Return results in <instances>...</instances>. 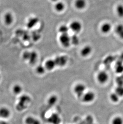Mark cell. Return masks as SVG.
Here are the masks:
<instances>
[{"instance_id": "cell-1", "label": "cell", "mask_w": 123, "mask_h": 124, "mask_svg": "<svg viewBox=\"0 0 123 124\" xmlns=\"http://www.w3.org/2000/svg\"><path fill=\"white\" fill-rule=\"evenodd\" d=\"M86 90V86L84 84L82 83L77 84L74 86V91L75 95L78 98L82 97L85 93Z\"/></svg>"}, {"instance_id": "cell-2", "label": "cell", "mask_w": 123, "mask_h": 124, "mask_svg": "<svg viewBox=\"0 0 123 124\" xmlns=\"http://www.w3.org/2000/svg\"><path fill=\"white\" fill-rule=\"evenodd\" d=\"M59 41L61 44L65 47H68L71 44L70 37L68 33L61 34L59 37Z\"/></svg>"}, {"instance_id": "cell-3", "label": "cell", "mask_w": 123, "mask_h": 124, "mask_svg": "<svg viewBox=\"0 0 123 124\" xmlns=\"http://www.w3.org/2000/svg\"><path fill=\"white\" fill-rule=\"evenodd\" d=\"M95 97V93L93 92L89 91L84 93L82 96V101L84 103H91L94 101Z\"/></svg>"}, {"instance_id": "cell-4", "label": "cell", "mask_w": 123, "mask_h": 124, "mask_svg": "<svg viewBox=\"0 0 123 124\" xmlns=\"http://www.w3.org/2000/svg\"><path fill=\"white\" fill-rule=\"evenodd\" d=\"M29 101V97L28 96L23 95L20 97L19 103L16 105V109L19 111L23 110L26 107L25 104L28 102Z\"/></svg>"}, {"instance_id": "cell-5", "label": "cell", "mask_w": 123, "mask_h": 124, "mask_svg": "<svg viewBox=\"0 0 123 124\" xmlns=\"http://www.w3.org/2000/svg\"><path fill=\"white\" fill-rule=\"evenodd\" d=\"M69 28L75 34H77L81 31L82 25L80 21H74L70 24Z\"/></svg>"}, {"instance_id": "cell-6", "label": "cell", "mask_w": 123, "mask_h": 124, "mask_svg": "<svg viewBox=\"0 0 123 124\" xmlns=\"http://www.w3.org/2000/svg\"><path fill=\"white\" fill-rule=\"evenodd\" d=\"M109 76L108 74L105 71H100L97 75V78L99 83L105 84L108 80Z\"/></svg>"}, {"instance_id": "cell-7", "label": "cell", "mask_w": 123, "mask_h": 124, "mask_svg": "<svg viewBox=\"0 0 123 124\" xmlns=\"http://www.w3.org/2000/svg\"><path fill=\"white\" fill-rule=\"evenodd\" d=\"M54 60L55 62L56 66L63 67L66 65L67 63L68 58L66 56L64 55L58 56L56 57Z\"/></svg>"}, {"instance_id": "cell-8", "label": "cell", "mask_w": 123, "mask_h": 124, "mask_svg": "<svg viewBox=\"0 0 123 124\" xmlns=\"http://www.w3.org/2000/svg\"><path fill=\"white\" fill-rule=\"evenodd\" d=\"M11 112L9 108L6 107L0 108V117L3 119H7L11 116Z\"/></svg>"}, {"instance_id": "cell-9", "label": "cell", "mask_w": 123, "mask_h": 124, "mask_svg": "<svg viewBox=\"0 0 123 124\" xmlns=\"http://www.w3.org/2000/svg\"><path fill=\"white\" fill-rule=\"evenodd\" d=\"M14 21V17L12 13L10 12H7L4 16V21L7 25H10L13 23Z\"/></svg>"}, {"instance_id": "cell-10", "label": "cell", "mask_w": 123, "mask_h": 124, "mask_svg": "<svg viewBox=\"0 0 123 124\" xmlns=\"http://www.w3.org/2000/svg\"><path fill=\"white\" fill-rule=\"evenodd\" d=\"M112 26L110 23L108 22L104 23L101 27V31L104 34H108L111 31Z\"/></svg>"}, {"instance_id": "cell-11", "label": "cell", "mask_w": 123, "mask_h": 124, "mask_svg": "<svg viewBox=\"0 0 123 124\" xmlns=\"http://www.w3.org/2000/svg\"><path fill=\"white\" fill-rule=\"evenodd\" d=\"M92 52V48L91 47L89 46H86L82 49L80 52V54L82 56L84 57H86L89 55Z\"/></svg>"}, {"instance_id": "cell-12", "label": "cell", "mask_w": 123, "mask_h": 124, "mask_svg": "<svg viewBox=\"0 0 123 124\" xmlns=\"http://www.w3.org/2000/svg\"><path fill=\"white\" fill-rule=\"evenodd\" d=\"M38 55L35 52H30L28 60L29 63L32 64H34L37 61Z\"/></svg>"}, {"instance_id": "cell-13", "label": "cell", "mask_w": 123, "mask_h": 124, "mask_svg": "<svg viewBox=\"0 0 123 124\" xmlns=\"http://www.w3.org/2000/svg\"><path fill=\"white\" fill-rule=\"evenodd\" d=\"M115 33L120 39H123V24H119L116 27Z\"/></svg>"}, {"instance_id": "cell-14", "label": "cell", "mask_w": 123, "mask_h": 124, "mask_svg": "<svg viewBox=\"0 0 123 124\" xmlns=\"http://www.w3.org/2000/svg\"><path fill=\"white\" fill-rule=\"evenodd\" d=\"M48 121L53 124H59L61 122V119L58 115L53 114L49 117Z\"/></svg>"}, {"instance_id": "cell-15", "label": "cell", "mask_w": 123, "mask_h": 124, "mask_svg": "<svg viewBox=\"0 0 123 124\" xmlns=\"http://www.w3.org/2000/svg\"><path fill=\"white\" fill-rule=\"evenodd\" d=\"M86 0H76L75 2V8L78 10H82L86 7Z\"/></svg>"}, {"instance_id": "cell-16", "label": "cell", "mask_w": 123, "mask_h": 124, "mask_svg": "<svg viewBox=\"0 0 123 124\" xmlns=\"http://www.w3.org/2000/svg\"><path fill=\"white\" fill-rule=\"evenodd\" d=\"M56 66V63L55 60L50 59L46 61L45 64V67L46 69L48 70H53Z\"/></svg>"}, {"instance_id": "cell-17", "label": "cell", "mask_w": 123, "mask_h": 124, "mask_svg": "<svg viewBox=\"0 0 123 124\" xmlns=\"http://www.w3.org/2000/svg\"><path fill=\"white\" fill-rule=\"evenodd\" d=\"M25 123L26 124H40V122L38 120L31 116L26 118Z\"/></svg>"}, {"instance_id": "cell-18", "label": "cell", "mask_w": 123, "mask_h": 124, "mask_svg": "<svg viewBox=\"0 0 123 124\" xmlns=\"http://www.w3.org/2000/svg\"><path fill=\"white\" fill-rule=\"evenodd\" d=\"M13 92L15 95H19L22 92L23 88L20 84H16L13 86Z\"/></svg>"}, {"instance_id": "cell-19", "label": "cell", "mask_w": 123, "mask_h": 124, "mask_svg": "<svg viewBox=\"0 0 123 124\" xmlns=\"http://www.w3.org/2000/svg\"><path fill=\"white\" fill-rule=\"evenodd\" d=\"M123 62L121 60L118 61L116 63V71L119 74H121L123 72Z\"/></svg>"}, {"instance_id": "cell-20", "label": "cell", "mask_w": 123, "mask_h": 124, "mask_svg": "<svg viewBox=\"0 0 123 124\" xmlns=\"http://www.w3.org/2000/svg\"><path fill=\"white\" fill-rule=\"evenodd\" d=\"M65 7L64 4L61 2H57L55 5V9L58 12L62 11L64 9Z\"/></svg>"}, {"instance_id": "cell-21", "label": "cell", "mask_w": 123, "mask_h": 124, "mask_svg": "<svg viewBox=\"0 0 123 124\" xmlns=\"http://www.w3.org/2000/svg\"><path fill=\"white\" fill-rule=\"evenodd\" d=\"M116 13L119 17L123 18V5L119 4L117 5L116 8Z\"/></svg>"}, {"instance_id": "cell-22", "label": "cell", "mask_w": 123, "mask_h": 124, "mask_svg": "<svg viewBox=\"0 0 123 124\" xmlns=\"http://www.w3.org/2000/svg\"><path fill=\"white\" fill-rule=\"evenodd\" d=\"M69 29V27L66 25H62L60 27L58 31L61 34H67Z\"/></svg>"}, {"instance_id": "cell-23", "label": "cell", "mask_w": 123, "mask_h": 124, "mask_svg": "<svg viewBox=\"0 0 123 124\" xmlns=\"http://www.w3.org/2000/svg\"><path fill=\"white\" fill-rule=\"evenodd\" d=\"M71 43L74 46H77L79 43V38L76 34H75L70 37Z\"/></svg>"}, {"instance_id": "cell-24", "label": "cell", "mask_w": 123, "mask_h": 124, "mask_svg": "<svg viewBox=\"0 0 123 124\" xmlns=\"http://www.w3.org/2000/svg\"><path fill=\"white\" fill-rule=\"evenodd\" d=\"M38 19L36 18H33L29 19L27 23V26L29 28H32L35 26L38 23Z\"/></svg>"}, {"instance_id": "cell-25", "label": "cell", "mask_w": 123, "mask_h": 124, "mask_svg": "<svg viewBox=\"0 0 123 124\" xmlns=\"http://www.w3.org/2000/svg\"><path fill=\"white\" fill-rule=\"evenodd\" d=\"M57 101V97L56 96L53 95L49 98L48 100V103L50 106H53L56 102Z\"/></svg>"}, {"instance_id": "cell-26", "label": "cell", "mask_w": 123, "mask_h": 124, "mask_svg": "<svg viewBox=\"0 0 123 124\" xmlns=\"http://www.w3.org/2000/svg\"><path fill=\"white\" fill-rule=\"evenodd\" d=\"M115 93L119 96H123V85H118L115 90Z\"/></svg>"}, {"instance_id": "cell-27", "label": "cell", "mask_w": 123, "mask_h": 124, "mask_svg": "<svg viewBox=\"0 0 123 124\" xmlns=\"http://www.w3.org/2000/svg\"><path fill=\"white\" fill-rule=\"evenodd\" d=\"M45 67L42 65H39L36 68V72L39 74H42L45 71Z\"/></svg>"}, {"instance_id": "cell-28", "label": "cell", "mask_w": 123, "mask_h": 124, "mask_svg": "<svg viewBox=\"0 0 123 124\" xmlns=\"http://www.w3.org/2000/svg\"><path fill=\"white\" fill-rule=\"evenodd\" d=\"M119 97L118 95L116 94V93H113L112 94H111L110 96V98L112 102H116L119 101Z\"/></svg>"}, {"instance_id": "cell-29", "label": "cell", "mask_w": 123, "mask_h": 124, "mask_svg": "<svg viewBox=\"0 0 123 124\" xmlns=\"http://www.w3.org/2000/svg\"><path fill=\"white\" fill-rule=\"evenodd\" d=\"M112 124H123V120L119 116L115 117L112 120Z\"/></svg>"}, {"instance_id": "cell-30", "label": "cell", "mask_w": 123, "mask_h": 124, "mask_svg": "<svg viewBox=\"0 0 123 124\" xmlns=\"http://www.w3.org/2000/svg\"><path fill=\"white\" fill-rule=\"evenodd\" d=\"M116 82L118 85H123V74L116 78Z\"/></svg>"}, {"instance_id": "cell-31", "label": "cell", "mask_w": 123, "mask_h": 124, "mask_svg": "<svg viewBox=\"0 0 123 124\" xmlns=\"http://www.w3.org/2000/svg\"><path fill=\"white\" fill-rule=\"evenodd\" d=\"M86 123H93L94 122V118L91 116H88L86 118Z\"/></svg>"}, {"instance_id": "cell-32", "label": "cell", "mask_w": 123, "mask_h": 124, "mask_svg": "<svg viewBox=\"0 0 123 124\" xmlns=\"http://www.w3.org/2000/svg\"><path fill=\"white\" fill-rule=\"evenodd\" d=\"M0 124H10L9 123L7 122V121H4V120H2V121H0Z\"/></svg>"}, {"instance_id": "cell-33", "label": "cell", "mask_w": 123, "mask_h": 124, "mask_svg": "<svg viewBox=\"0 0 123 124\" xmlns=\"http://www.w3.org/2000/svg\"><path fill=\"white\" fill-rule=\"evenodd\" d=\"M86 124H95L94 123V122L93 123H86Z\"/></svg>"}, {"instance_id": "cell-34", "label": "cell", "mask_w": 123, "mask_h": 124, "mask_svg": "<svg viewBox=\"0 0 123 124\" xmlns=\"http://www.w3.org/2000/svg\"><path fill=\"white\" fill-rule=\"evenodd\" d=\"M50 0L52 1V2H56V1H58V0Z\"/></svg>"}, {"instance_id": "cell-35", "label": "cell", "mask_w": 123, "mask_h": 124, "mask_svg": "<svg viewBox=\"0 0 123 124\" xmlns=\"http://www.w3.org/2000/svg\"><path fill=\"white\" fill-rule=\"evenodd\" d=\"M0 79H1V77H0Z\"/></svg>"}]
</instances>
